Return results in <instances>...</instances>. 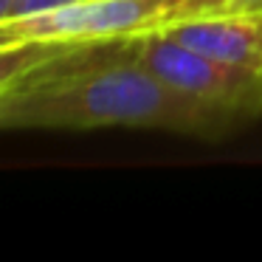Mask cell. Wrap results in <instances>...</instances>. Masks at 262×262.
I'll use <instances>...</instances> for the list:
<instances>
[{"instance_id": "obj_1", "label": "cell", "mask_w": 262, "mask_h": 262, "mask_svg": "<svg viewBox=\"0 0 262 262\" xmlns=\"http://www.w3.org/2000/svg\"><path fill=\"white\" fill-rule=\"evenodd\" d=\"M0 124L9 130L141 127L194 138L234 130L178 96L144 65L141 37L0 48Z\"/></svg>"}, {"instance_id": "obj_7", "label": "cell", "mask_w": 262, "mask_h": 262, "mask_svg": "<svg viewBox=\"0 0 262 262\" xmlns=\"http://www.w3.org/2000/svg\"><path fill=\"white\" fill-rule=\"evenodd\" d=\"M9 6H12V0H0V14L6 12V9H9Z\"/></svg>"}, {"instance_id": "obj_6", "label": "cell", "mask_w": 262, "mask_h": 262, "mask_svg": "<svg viewBox=\"0 0 262 262\" xmlns=\"http://www.w3.org/2000/svg\"><path fill=\"white\" fill-rule=\"evenodd\" d=\"M71 3H76V0H12V6L0 14V23L34 17V14H46V12H54V9L71 6Z\"/></svg>"}, {"instance_id": "obj_4", "label": "cell", "mask_w": 262, "mask_h": 262, "mask_svg": "<svg viewBox=\"0 0 262 262\" xmlns=\"http://www.w3.org/2000/svg\"><path fill=\"white\" fill-rule=\"evenodd\" d=\"M161 31L217 62L262 74V12L181 20Z\"/></svg>"}, {"instance_id": "obj_5", "label": "cell", "mask_w": 262, "mask_h": 262, "mask_svg": "<svg viewBox=\"0 0 262 262\" xmlns=\"http://www.w3.org/2000/svg\"><path fill=\"white\" fill-rule=\"evenodd\" d=\"M243 12H262V0H183L172 12L166 26L194 17H220V14H243Z\"/></svg>"}, {"instance_id": "obj_2", "label": "cell", "mask_w": 262, "mask_h": 262, "mask_svg": "<svg viewBox=\"0 0 262 262\" xmlns=\"http://www.w3.org/2000/svg\"><path fill=\"white\" fill-rule=\"evenodd\" d=\"M141 59L166 88L231 127L262 116V74L217 62L166 31L141 37Z\"/></svg>"}, {"instance_id": "obj_3", "label": "cell", "mask_w": 262, "mask_h": 262, "mask_svg": "<svg viewBox=\"0 0 262 262\" xmlns=\"http://www.w3.org/2000/svg\"><path fill=\"white\" fill-rule=\"evenodd\" d=\"M183 0H76L46 14L0 23V48L93 46L166 29Z\"/></svg>"}]
</instances>
